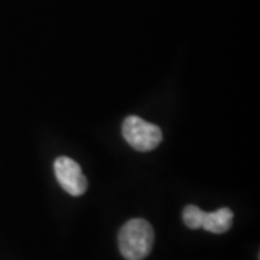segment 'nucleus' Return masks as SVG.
Returning a JSON list of instances; mask_svg holds the SVG:
<instances>
[{
    "label": "nucleus",
    "instance_id": "nucleus-1",
    "mask_svg": "<svg viewBox=\"0 0 260 260\" xmlns=\"http://www.w3.org/2000/svg\"><path fill=\"white\" fill-rule=\"evenodd\" d=\"M155 233L143 218L129 220L119 233V249L126 260H143L153 247Z\"/></svg>",
    "mask_w": 260,
    "mask_h": 260
},
{
    "label": "nucleus",
    "instance_id": "nucleus-2",
    "mask_svg": "<svg viewBox=\"0 0 260 260\" xmlns=\"http://www.w3.org/2000/svg\"><path fill=\"white\" fill-rule=\"evenodd\" d=\"M121 133L130 146L139 152H150L162 142V130L159 126L140 119L139 116H129L123 121Z\"/></svg>",
    "mask_w": 260,
    "mask_h": 260
},
{
    "label": "nucleus",
    "instance_id": "nucleus-3",
    "mask_svg": "<svg viewBox=\"0 0 260 260\" xmlns=\"http://www.w3.org/2000/svg\"><path fill=\"white\" fill-rule=\"evenodd\" d=\"M54 172L58 184L62 186L67 194L80 197L87 191V178L84 177L81 167L74 159L68 156H59L54 162Z\"/></svg>",
    "mask_w": 260,
    "mask_h": 260
},
{
    "label": "nucleus",
    "instance_id": "nucleus-4",
    "mask_svg": "<svg viewBox=\"0 0 260 260\" xmlns=\"http://www.w3.org/2000/svg\"><path fill=\"white\" fill-rule=\"evenodd\" d=\"M233 211L227 207L218 208L213 213H205L201 229L214 234H223L232 229Z\"/></svg>",
    "mask_w": 260,
    "mask_h": 260
},
{
    "label": "nucleus",
    "instance_id": "nucleus-5",
    "mask_svg": "<svg viewBox=\"0 0 260 260\" xmlns=\"http://www.w3.org/2000/svg\"><path fill=\"white\" fill-rule=\"evenodd\" d=\"M204 214L205 211H203L197 205H186L182 211V220H184V223L188 229L197 230V229H201V225H203Z\"/></svg>",
    "mask_w": 260,
    "mask_h": 260
}]
</instances>
